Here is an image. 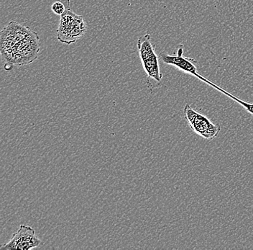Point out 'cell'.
<instances>
[{"instance_id":"1","label":"cell","mask_w":253,"mask_h":250,"mask_svg":"<svg viewBox=\"0 0 253 250\" xmlns=\"http://www.w3.org/2000/svg\"><path fill=\"white\" fill-rule=\"evenodd\" d=\"M184 47L183 45L178 46L177 49L176 55H170L166 53L165 51L161 52L160 53V59L168 65H171L175 66L177 69H179L181 72L186 73V74H191L194 77H197L199 80L202 81L207 85H210L219 92H221L226 96L231 98V99L235 100L237 103L240 104L250 114L253 116V102H246L243 100L239 99L238 98L235 97L233 95L226 91L225 90L220 88V87L213 83L211 81L209 80L208 79L205 78L203 76L199 74L197 72V66H195V63L197 61L194 58H189V57L184 56Z\"/></svg>"},{"instance_id":"2","label":"cell","mask_w":253,"mask_h":250,"mask_svg":"<svg viewBox=\"0 0 253 250\" xmlns=\"http://www.w3.org/2000/svg\"><path fill=\"white\" fill-rule=\"evenodd\" d=\"M59 28L57 29L58 39L64 44H71L82 37L86 31L83 17L74 13L70 9L61 15Z\"/></svg>"},{"instance_id":"3","label":"cell","mask_w":253,"mask_h":250,"mask_svg":"<svg viewBox=\"0 0 253 250\" xmlns=\"http://www.w3.org/2000/svg\"><path fill=\"white\" fill-rule=\"evenodd\" d=\"M183 115L191 130L199 137L211 141L219 135L220 125L212 123L207 116L196 111L189 104L183 108Z\"/></svg>"},{"instance_id":"4","label":"cell","mask_w":253,"mask_h":250,"mask_svg":"<svg viewBox=\"0 0 253 250\" xmlns=\"http://www.w3.org/2000/svg\"><path fill=\"white\" fill-rule=\"evenodd\" d=\"M43 242L36 236V231L31 226L20 225L17 232L12 235L10 241L4 244L0 250H29L42 246Z\"/></svg>"},{"instance_id":"5","label":"cell","mask_w":253,"mask_h":250,"mask_svg":"<svg viewBox=\"0 0 253 250\" xmlns=\"http://www.w3.org/2000/svg\"><path fill=\"white\" fill-rule=\"evenodd\" d=\"M141 61L144 70L148 74V78L161 83L163 79V74L160 69L159 58L156 53L147 57Z\"/></svg>"},{"instance_id":"6","label":"cell","mask_w":253,"mask_h":250,"mask_svg":"<svg viewBox=\"0 0 253 250\" xmlns=\"http://www.w3.org/2000/svg\"><path fill=\"white\" fill-rule=\"evenodd\" d=\"M51 9L57 15H62L66 12L64 4L61 1H55L53 3L51 6Z\"/></svg>"},{"instance_id":"7","label":"cell","mask_w":253,"mask_h":250,"mask_svg":"<svg viewBox=\"0 0 253 250\" xmlns=\"http://www.w3.org/2000/svg\"><path fill=\"white\" fill-rule=\"evenodd\" d=\"M66 1H67L68 5H69V7H70L71 0H66Z\"/></svg>"}]
</instances>
